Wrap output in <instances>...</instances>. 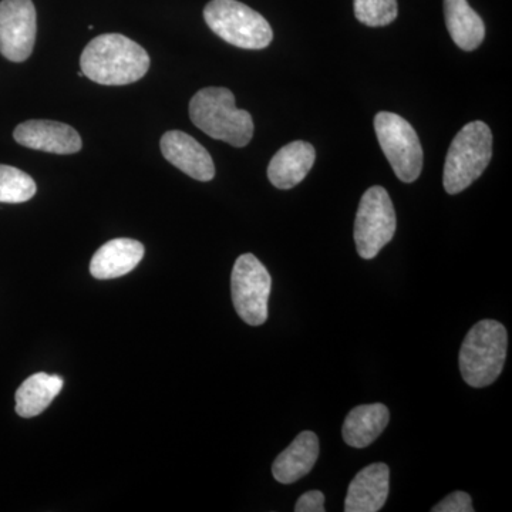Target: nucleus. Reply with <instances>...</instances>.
Segmentation results:
<instances>
[{"label": "nucleus", "instance_id": "12", "mask_svg": "<svg viewBox=\"0 0 512 512\" xmlns=\"http://www.w3.org/2000/svg\"><path fill=\"white\" fill-rule=\"evenodd\" d=\"M390 470L386 464H370L360 470L349 485L346 512H377L389 497Z\"/></svg>", "mask_w": 512, "mask_h": 512}, {"label": "nucleus", "instance_id": "15", "mask_svg": "<svg viewBox=\"0 0 512 512\" xmlns=\"http://www.w3.org/2000/svg\"><path fill=\"white\" fill-rule=\"evenodd\" d=\"M319 457V439L313 431H302L291 446L282 451L272 466L278 483L293 484L308 476Z\"/></svg>", "mask_w": 512, "mask_h": 512}, {"label": "nucleus", "instance_id": "17", "mask_svg": "<svg viewBox=\"0 0 512 512\" xmlns=\"http://www.w3.org/2000/svg\"><path fill=\"white\" fill-rule=\"evenodd\" d=\"M444 18L451 39L460 49L473 52L484 42L483 19L467 0H444Z\"/></svg>", "mask_w": 512, "mask_h": 512}, {"label": "nucleus", "instance_id": "1", "mask_svg": "<svg viewBox=\"0 0 512 512\" xmlns=\"http://www.w3.org/2000/svg\"><path fill=\"white\" fill-rule=\"evenodd\" d=\"M150 56L134 40L117 33L94 37L80 57L83 76L103 86H126L146 76Z\"/></svg>", "mask_w": 512, "mask_h": 512}, {"label": "nucleus", "instance_id": "7", "mask_svg": "<svg viewBox=\"0 0 512 512\" xmlns=\"http://www.w3.org/2000/svg\"><path fill=\"white\" fill-rule=\"evenodd\" d=\"M396 227V211L389 192L380 185L369 188L360 200L355 221V242L360 258H376L392 241Z\"/></svg>", "mask_w": 512, "mask_h": 512}, {"label": "nucleus", "instance_id": "6", "mask_svg": "<svg viewBox=\"0 0 512 512\" xmlns=\"http://www.w3.org/2000/svg\"><path fill=\"white\" fill-rule=\"evenodd\" d=\"M375 131L384 156L403 183H414L423 170V147L409 121L382 111L375 117Z\"/></svg>", "mask_w": 512, "mask_h": 512}, {"label": "nucleus", "instance_id": "22", "mask_svg": "<svg viewBox=\"0 0 512 512\" xmlns=\"http://www.w3.org/2000/svg\"><path fill=\"white\" fill-rule=\"evenodd\" d=\"M296 512H323L325 511V495L322 491H308L299 498L295 505Z\"/></svg>", "mask_w": 512, "mask_h": 512}, {"label": "nucleus", "instance_id": "19", "mask_svg": "<svg viewBox=\"0 0 512 512\" xmlns=\"http://www.w3.org/2000/svg\"><path fill=\"white\" fill-rule=\"evenodd\" d=\"M37 191L35 180L12 165L0 164V202L22 204L32 200Z\"/></svg>", "mask_w": 512, "mask_h": 512}, {"label": "nucleus", "instance_id": "21", "mask_svg": "<svg viewBox=\"0 0 512 512\" xmlns=\"http://www.w3.org/2000/svg\"><path fill=\"white\" fill-rule=\"evenodd\" d=\"M431 512H474L473 501L464 491H454L431 508Z\"/></svg>", "mask_w": 512, "mask_h": 512}, {"label": "nucleus", "instance_id": "8", "mask_svg": "<svg viewBox=\"0 0 512 512\" xmlns=\"http://www.w3.org/2000/svg\"><path fill=\"white\" fill-rule=\"evenodd\" d=\"M272 279L268 269L252 254L239 256L231 275L232 302L239 318L251 326L268 320Z\"/></svg>", "mask_w": 512, "mask_h": 512}, {"label": "nucleus", "instance_id": "11", "mask_svg": "<svg viewBox=\"0 0 512 512\" xmlns=\"http://www.w3.org/2000/svg\"><path fill=\"white\" fill-rule=\"evenodd\" d=\"M161 153L168 163L197 181H211L215 165L205 147L194 137L180 130L167 131L160 141Z\"/></svg>", "mask_w": 512, "mask_h": 512}, {"label": "nucleus", "instance_id": "4", "mask_svg": "<svg viewBox=\"0 0 512 512\" xmlns=\"http://www.w3.org/2000/svg\"><path fill=\"white\" fill-rule=\"evenodd\" d=\"M493 157V133L484 121L461 128L448 148L443 184L447 194L467 190L481 177Z\"/></svg>", "mask_w": 512, "mask_h": 512}, {"label": "nucleus", "instance_id": "2", "mask_svg": "<svg viewBox=\"0 0 512 512\" xmlns=\"http://www.w3.org/2000/svg\"><path fill=\"white\" fill-rule=\"evenodd\" d=\"M190 119L207 136L232 147L248 146L254 137L251 114L237 109L234 94L225 87H207L194 94L190 101Z\"/></svg>", "mask_w": 512, "mask_h": 512}, {"label": "nucleus", "instance_id": "14", "mask_svg": "<svg viewBox=\"0 0 512 512\" xmlns=\"http://www.w3.org/2000/svg\"><path fill=\"white\" fill-rule=\"evenodd\" d=\"M144 256V245L130 238L106 242L93 255L90 274L96 279H114L130 274Z\"/></svg>", "mask_w": 512, "mask_h": 512}, {"label": "nucleus", "instance_id": "10", "mask_svg": "<svg viewBox=\"0 0 512 512\" xmlns=\"http://www.w3.org/2000/svg\"><path fill=\"white\" fill-rule=\"evenodd\" d=\"M16 143L32 150L69 156L82 150L80 134L69 124L50 120H29L13 131Z\"/></svg>", "mask_w": 512, "mask_h": 512}, {"label": "nucleus", "instance_id": "18", "mask_svg": "<svg viewBox=\"0 0 512 512\" xmlns=\"http://www.w3.org/2000/svg\"><path fill=\"white\" fill-rule=\"evenodd\" d=\"M63 389V379L49 373H36L22 383L16 392V413L23 419L45 412Z\"/></svg>", "mask_w": 512, "mask_h": 512}, {"label": "nucleus", "instance_id": "16", "mask_svg": "<svg viewBox=\"0 0 512 512\" xmlns=\"http://www.w3.org/2000/svg\"><path fill=\"white\" fill-rule=\"evenodd\" d=\"M390 412L382 403L357 406L343 423V440L353 448H366L379 439L389 424Z\"/></svg>", "mask_w": 512, "mask_h": 512}, {"label": "nucleus", "instance_id": "13", "mask_svg": "<svg viewBox=\"0 0 512 512\" xmlns=\"http://www.w3.org/2000/svg\"><path fill=\"white\" fill-rule=\"evenodd\" d=\"M316 160L311 143L293 141L282 147L268 165V178L279 190H291L305 180Z\"/></svg>", "mask_w": 512, "mask_h": 512}, {"label": "nucleus", "instance_id": "3", "mask_svg": "<svg viewBox=\"0 0 512 512\" xmlns=\"http://www.w3.org/2000/svg\"><path fill=\"white\" fill-rule=\"evenodd\" d=\"M508 336L504 325L485 319L467 333L460 349V372L474 389L490 386L500 377L507 359Z\"/></svg>", "mask_w": 512, "mask_h": 512}, {"label": "nucleus", "instance_id": "20", "mask_svg": "<svg viewBox=\"0 0 512 512\" xmlns=\"http://www.w3.org/2000/svg\"><path fill=\"white\" fill-rule=\"evenodd\" d=\"M397 0H355V16L363 25L382 28L397 18Z\"/></svg>", "mask_w": 512, "mask_h": 512}, {"label": "nucleus", "instance_id": "5", "mask_svg": "<svg viewBox=\"0 0 512 512\" xmlns=\"http://www.w3.org/2000/svg\"><path fill=\"white\" fill-rule=\"evenodd\" d=\"M204 19L215 35L239 49L262 50L274 39L268 20L238 0H211Z\"/></svg>", "mask_w": 512, "mask_h": 512}, {"label": "nucleus", "instance_id": "9", "mask_svg": "<svg viewBox=\"0 0 512 512\" xmlns=\"http://www.w3.org/2000/svg\"><path fill=\"white\" fill-rule=\"evenodd\" d=\"M36 9L32 0L0 2V53L10 62L28 60L35 47Z\"/></svg>", "mask_w": 512, "mask_h": 512}]
</instances>
